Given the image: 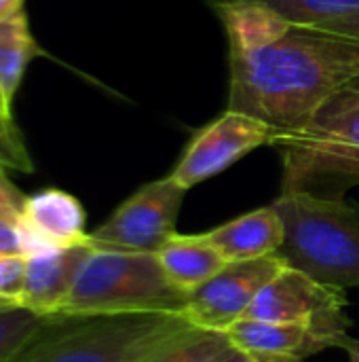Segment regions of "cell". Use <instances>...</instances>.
<instances>
[{
	"mask_svg": "<svg viewBox=\"0 0 359 362\" xmlns=\"http://www.w3.org/2000/svg\"><path fill=\"white\" fill-rule=\"evenodd\" d=\"M157 255L167 278L186 293H195L229 265L222 252L203 233H176Z\"/></svg>",
	"mask_w": 359,
	"mask_h": 362,
	"instance_id": "14",
	"label": "cell"
},
{
	"mask_svg": "<svg viewBox=\"0 0 359 362\" xmlns=\"http://www.w3.org/2000/svg\"><path fill=\"white\" fill-rule=\"evenodd\" d=\"M28 257H0V303L21 305Z\"/></svg>",
	"mask_w": 359,
	"mask_h": 362,
	"instance_id": "21",
	"label": "cell"
},
{
	"mask_svg": "<svg viewBox=\"0 0 359 362\" xmlns=\"http://www.w3.org/2000/svg\"><path fill=\"white\" fill-rule=\"evenodd\" d=\"M23 8V0H0V19H6Z\"/></svg>",
	"mask_w": 359,
	"mask_h": 362,
	"instance_id": "28",
	"label": "cell"
},
{
	"mask_svg": "<svg viewBox=\"0 0 359 362\" xmlns=\"http://www.w3.org/2000/svg\"><path fill=\"white\" fill-rule=\"evenodd\" d=\"M40 55V49L30 32L25 8L0 19V89L13 106L28 64Z\"/></svg>",
	"mask_w": 359,
	"mask_h": 362,
	"instance_id": "16",
	"label": "cell"
},
{
	"mask_svg": "<svg viewBox=\"0 0 359 362\" xmlns=\"http://www.w3.org/2000/svg\"><path fill=\"white\" fill-rule=\"evenodd\" d=\"M0 115H2V117H6V119H13V106L6 102V98H4V93H2V89H0Z\"/></svg>",
	"mask_w": 359,
	"mask_h": 362,
	"instance_id": "29",
	"label": "cell"
},
{
	"mask_svg": "<svg viewBox=\"0 0 359 362\" xmlns=\"http://www.w3.org/2000/svg\"><path fill=\"white\" fill-rule=\"evenodd\" d=\"M273 136V127L264 121L226 108L218 119L193 136L169 176L188 191L229 170L254 148L271 144Z\"/></svg>",
	"mask_w": 359,
	"mask_h": 362,
	"instance_id": "8",
	"label": "cell"
},
{
	"mask_svg": "<svg viewBox=\"0 0 359 362\" xmlns=\"http://www.w3.org/2000/svg\"><path fill=\"white\" fill-rule=\"evenodd\" d=\"M250 362H303L296 356H277V354H248Z\"/></svg>",
	"mask_w": 359,
	"mask_h": 362,
	"instance_id": "27",
	"label": "cell"
},
{
	"mask_svg": "<svg viewBox=\"0 0 359 362\" xmlns=\"http://www.w3.org/2000/svg\"><path fill=\"white\" fill-rule=\"evenodd\" d=\"M23 257L17 218L0 216V257Z\"/></svg>",
	"mask_w": 359,
	"mask_h": 362,
	"instance_id": "23",
	"label": "cell"
},
{
	"mask_svg": "<svg viewBox=\"0 0 359 362\" xmlns=\"http://www.w3.org/2000/svg\"><path fill=\"white\" fill-rule=\"evenodd\" d=\"M311 28H317V30H324V32H330V34H336V36L359 40V13H353L349 17H341V19H332V21H326V23H320V25H311Z\"/></svg>",
	"mask_w": 359,
	"mask_h": 362,
	"instance_id": "24",
	"label": "cell"
},
{
	"mask_svg": "<svg viewBox=\"0 0 359 362\" xmlns=\"http://www.w3.org/2000/svg\"><path fill=\"white\" fill-rule=\"evenodd\" d=\"M6 170L8 168L0 161V216L19 218L25 195L11 182V178L6 176Z\"/></svg>",
	"mask_w": 359,
	"mask_h": 362,
	"instance_id": "22",
	"label": "cell"
},
{
	"mask_svg": "<svg viewBox=\"0 0 359 362\" xmlns=\"http://www.w3.org/2000/svg\"><path fill=\"white\" fill-rule=\"evenodd\" d=\"M91 248L93 246L85 242L28 257L21 305L44 316H59Z\"/></svg>",
	"mask_w": 359,
	"mask_h": 362,
	"instance_id": "11",
	"label": "cell"
},
{
	"mask_svg": "<svg viewBox=\"0 0 359 362\" xmlns=\"http://www.w3.org/2000/svg\"><path fill=\"white\" fill-rule=\"evenodd\" d=\"M190 293L165 274L157 252L91 248L59 316L180 314Z\"/></svg>",
	"mask_w": 359,
	"mask_h": 362,
	"instance_id": "4",
	"label": "cell"
},
{
	"mask_svg": "<svg viewBox=\"0 0 359 362\" xmlns=\"http://www.w3.org/2000/svg\"><path fill=\"white\" fill-rule=\"evenodd\" d=\"M214 8L218 11L220 21L226 30L231 51H250L264 47L292 28L288 19L260 2L233 0L214 4Z\"/></svg>",
	"mask_w": 359,
	"mask_h": 362,
	"instance_id": "15",
	"label": "cell"
},
{
	"mask_svg": "<svg viewBox=\"0 0 359 362\" xmlns=\"http://www.w3.org/2000/svg\"><path fill=\"white\" fill-rule=\"evenodd\" d=\"M85 227L87 214L83 204L61 189H44L28 195L17 218L23 257L85 244L89 242Z\"/></svg>",
	"mask_w": 359,
	"mask_h": 362,
	"instance_id": "10",
	"label": "cell"
},
{
	"mask_svg": "<svg viewBox=\"0 0 359 362\" xmlns=\"http://www.w3.org/2000/svg\"><path fill=\"white\" fill-rule=\"evenodd\" d=\"M245 318L307 325L332 337L336 348L351 327L345 288L324 284L290 265L256 295Z\"/></svg>",
	"mask_w": 359,
	"mask_h": 362,
	"instance_id": "6",
	"label": "cell"
},
{
	"mask_svg": "<svg viewBox=\"0 0 359 362\" xmlns=\"http://www.w3.org/2000/svg\"><path fill=\"white\" fill-rule=\"evenodd\" d=\"M186 189L171 176L152 180L127 197L110 218L89 233L93 248L159 252L176 235Z\"/></svg>",
	"mask_w": 359,
	"mask_h": 362,
	"instance_id": "7",
	"label": "cell"
},
{
	"mask_svg": "<svg viewBox=\"0 0 359 362\" xmlns=\"http://www.w3.org/2000/svg\"><path fill=\"white\" fill-rule=\"evenodd\" d=\"M229 263L252 261L277 255L286 240V227L279 212L271 206L252 210L203 233Z\"/></svg>",
	"mask_w": 359,
	"mask_h": 362,
	"instance_id": "13",
	"label": "cell"
},
{
	"mask_svg": "<svg viewBox=\"0 0 359 362\" xmlns=\"http://www.w3.org/2000/svg\"><path fill=\"white\" fill-rule=\"evenodd\" d=\"M226 337L233 348L245 354H277L307 358L328 348H336V341L307 325L294 322H267L254 318L237 320Z\"/></svg>",
	"mask_w": 359,
	"mask_h": 362,
	"instance_id": "12",
	"label": "cell"
},
{
	"mask_svg": "<svg viewBox=\"0 0 359 362\" xmlns=\"http://www.w3.org/2000/svg\"><path fill=\"white\" fill-rule=\"evenodd\" d=\"M229 348L231 341L226 333L197 329L184 341H180L178 346H174L171 350L163 352L150 362H212Z\"/></svg>",
	"mask_w": 359,
	"mask_h": 362,
	"instance_id": "19",
	"label": "cell"
},
{
	"mask_svg": "<svg viewBox=\"0 0 359 362\" xmlns=\"http://www.w3.org/2000/svg\"><path fill=\"white\" fill-rule=\"evenodd\" d=\"M57 316H44L23 305L0 303V362H11Z\"/></svg>",
	"mask_w": 359,
	"mask_h": 362,
	"instance_id": "18",
	"label": "cell"
},
{
	"mask_svg": "<svg viewBox=\"0 0 359 362\" xmlns=\"http://www.w3.org/2000/svg\"><path fill=\"white\" fill-rule=\"evenodd\" d=\"M212 6L233 0H207ZM260 2L294 25H320L359 13V0H250Z\"/></svg>",
	"mask_w": 359,
	"mask_h": 362,
	"instance_id": "17",
	"label": "cell"
},
{
	"mask_svg": "<svg viewBox=\"0 0 359 362\" xmlns=\"http://www.w3.org/2000/svg\"><path fill=\"white\" fill-rule=\"evenodd\" d=\"M195 331L180 314L57 316L11 362H150Z\"/></svg>",
	"mask_w": 359,
	"mask_h": 362,
	"instance_id": "3",
	"label": "cell"
},
{
	"mask_svg": "<svg viewBox=\"0 0 359 362\" xmlns=\"http://www.w3.org/2000/svg\"><path fill=\"white\" fill-rule=\"evenodd\" d=\"M288 263L279 255L229 263L209 282L190 293L182 316L197 329L226 333L237 320L245 318L256 295Z\"/></svg>",
	"mask_w": 359,
	"mask_h": 362,
	"instance_id": "9",
	"label": "cell"
},
{
	"mask_svg": "<svg viewBox=\"0 0 359 362\" xmlns=\"http://www.w3.org/2000/svg\"><path fill=\"white\" fill-rule=\"evenodd\" d=\"M0 161L15 172L32 174L34 161L28 153L25 140L15 123V119H6L0 115Z\"/></svg>",
	"mask_w": 359,
	"mask_h": 362,
	"instance_id": "20",
	"label": "cell"
},
{
	"mask_svg": "<svg viewBox=\"0 0 359 362\" xmlns=\"http://www.w3.org/2000/svg\"><path fill=\"white\" fill-rule=\"evenodd\" d=\"M271 144L281 153V193L343 199L359 185V76L300 127L275 134Z\"/></svg>",
	"mask_w": 359,
	"mask_h": 362,
	"instance_id": "2",
	"label": "cell"
},
{
	"mask_svg": "<svg viewBox=\"0 0 359 362\" xmlns=\"http://www.w3.org/2000/svg\"><path fill=\"white\" fill-rule=\"evenodd\" d=\"M229 110L264 121L275 134L300 127L359 76V40L294 25L277 40L231 51Z\"/></svg>",
	"mask_w": 359,
	"mask_h": 362,
	"instance_id": "1",
	"label": "cell"
},
{
	"mask_svg": "<svg viewBox=\"0 0 359 362\" xmlns=\"http://www.w3.org/2000/svg\"><path fill=\"white\" fill-rule=\"evenodd\" d=\"M339 348L347 352V356H349V362H359V339H353V337L345 335V337L341 339Z\"/></svg>",
	"mask_w": 359,
	"mask_h": 362,
	"instance_id": "25",
	"label": "cell"
},
{
	"mask_svg": "<svg viewBox=\"0 0 359 362\" xmlns=\"http://www.w3.org/2000/svg\"><path fill=\"white\" fill-rule=\"evenodd\" d=\"M273 208L286 227L277 255L290 267L330 286H359V206L292 191Z\"/></svg>",
	"mask_w": 359,
	"mask_h": 362,
	"instance_id": "5",
	"label": "cell"
},
{
	"mask_svg": "<svg viewBox=\"0 0 359 362\" xmlns=\"http://www.w3.org/2000/svg\"><path fill=\"white\" fill-rule=\"evenodd\" d=\"M212 362H250V356L245 352H241V350L231 346L229 350H224L218 358H214Z\"/></svg>",
	"mask_w": 359,
	"mask_h": 362,
	"instance_id": "26",
	"label": "cell"
}]
</instances>
